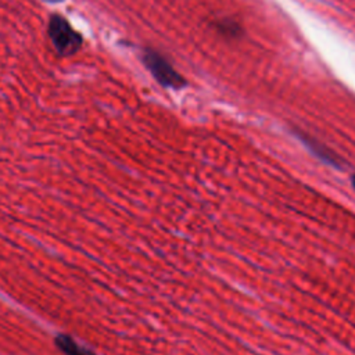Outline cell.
<instances>
[{
	"mask_svg": "<svg viewBox=\"0 0 355 355\" xmlns=\"http://www.w3.org/2000/svg\"><path fill=\"white\" fill-rule=\"evenodd\" d=\"M49 36L57 53L71 55L80 49L82 36L61 15H53L49 21Z\"/></svg>",
	"mask_w": 355,
	"mask_h": 355,
	"instance_id": "cell-1",
	"label": "cell"
},
{
	"mask_svg": "<svg viewBox=\"0 0 355 355\" xmlns=\"http://www.w3.org/2000/svg\"><path fill=\"white\" fill-rule=\"evenodd\" d=\"M297 137L302 141V144L316 157L319 158L322 162L333 166V168H337V169H341L343 165H344V161L336 154L333 153L329 147H326L324 144H322L319 140L308 136L306 133L304 132H297L295 133Z\"/></svg>",
	"mask_w": 355,
	"mask_h": 355,
	"instance_id": "cell-3",
	"label": "cell"
},
{
	"mask_svg": "<svg viewBox=\"0 0 355 355\" xmlns=\"http://www.w3.org/2000/svg\"><path fill=\"white\" fill-rule=\"evenodd\" d=\"M44 1H49V3H60L62 0H44Z\"/></svg>",
	"mask_w": 355,
	"mask_h": 355,
	"instance_id": "cell-5",
	"label": "cell"
},
{
	"mask_svg": "<svg viewBox=\"0 0 355 355\" xmlns=\"http://www.w3.org/2000/svg\"><path fill=\"white\" fill-rule=\"evenodd\" d=\"M55 344L58 345V348L67 354V355H94L92 351L78 345L71 337L68 336H58L55 338Z\"/></svg>",
	"mask_w": 355,
	"mask_h": 355,
	"instance_id": "cell-4",
	"label": "cell"
},
{
	"mask_svg": "<svg viewBox=\"0 0 355 355\" xmlns=\"http://www.w3.org/2000/svg\"><path fill=\"white\" fill-rule=\"evenodd\" d=\"M143 61L151 75L162 86L169 89H182L186 85L183 76L159 53L154 50H147L143 55Z\"/></svg>",
	"mask_w": 355,
	"mask_h": 355,
	"instance_id": "cell-2",
	"label": "cell"
},
{
	"mask_svg": "<svg viewBox=\"0 0 355 355\" xmlns=\"http://www.w3.org/2000/svg\"><path fill=\"white\" fill-rule=\"evenodd\" d=\"M351 180H352V186H354V189H355V175H352Z\"/></svg>",
	"mask_w": 355,
	"mask_h": 355,
	"instance_id": "cell-6",
	"label": "cell"
}]
</instances>
